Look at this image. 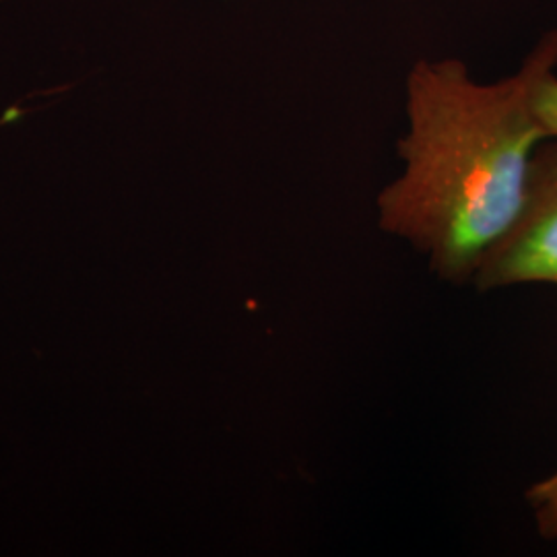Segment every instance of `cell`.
Here are the masks:
<instances>
[{"label": "cell", "instance_id": "1", "mask_svg": "<svg viewBox=\"0 0 557 557\" xmlns=\"http://www.w3.org/2000/svg\"><path fill=\"white\" fill-rule=\"evenodd\" d=\"M556 66L557 32L496 83H478L455 59L411 66L409 126L397 145L405 170L379 195V223L409 242L442 281L473 283L517 220L529 165L547 139L535 87Z\"/></svg>", "mask_w": 557, "mask_h": 557}, {"label": "cell", "instance_id": "2", "mask_svg": "<svg viewBox=\"0 0 557 557\" xmlns=\"http://www.w3.org/2000/svg\"><path fill=\"white\" fill-rule=\"evenodd\" d=\"M473 283L479 292L557 285V143L537 147L517 220L481 260Z\"/></svg>", "mask_w": 557, "mask_h": 557}, {"label": "cell", "instance_id": "3", "mask_svg": "<svg viewBox=\"0 0 557 557\" xmlns=\"http://www.w3.org/2000/svg\"><path fill=\"white\" fill-rule=\"evenodd\" d=\"M527 499L535 512L541 537L557 539V471L535 483L527 492Z\"/></svg>", "mask_w": 557, "mask_h": 557}, {"label": "cell", "instance_id": "4", "mask_svg": "<svg viewBox=\"0 0 557 557\" xmlns=\"http://www.w3.org/2000/svg\"><path fill=\"white\" fill-rule=\"evenodd\" d=\"M535 112L547 139H557V77L549 71L539 79L535 87Z\"/></svg>", "mask_w": 557, "mask_h": 557}]
</instances>
